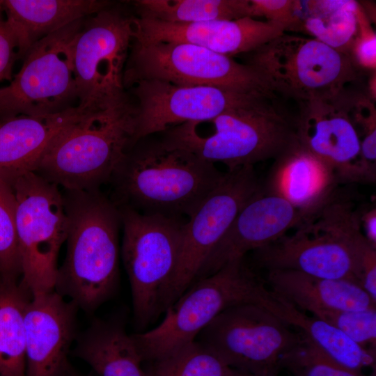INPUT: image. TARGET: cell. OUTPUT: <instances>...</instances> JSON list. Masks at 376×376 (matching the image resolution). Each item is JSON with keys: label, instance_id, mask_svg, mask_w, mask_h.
Returning a JSON list of instances; mask_svg holds the SVG:
<instances>
[{"label": "cell", "instance_id": "obj_1", "mask_svg": "<svg viewBox=\"0 0 376 376\" xmlns=\"http://www.w3.org/2000/svg\"><path fill=\"white\" fill-rule=\"evenodd\" d=\"M224 173L162 137L148 136L136 141L116 168L111 199L143 214L189 217Z\"/></svg>", "mask_w": 376, "mask_h": 376}, {"label": "cell", "instance_id": "obj_2", "mask_svg": "<svg viewBox=\"0 0 376 376\" xmlns=\"http://www.w3.org/2000/svg\"><path fill=\"white\" fill-rule=\"evenodd\" d=\"M62 194L68 221L67 249L54 290L91 312L110 297L118 283L120 213L100 190Z\"/></svg>", "mask_w": 376, "mask_h": 376}, {"label": "cell", "instance_id": "obj_3", "mask_svg": "<svg viewBox=\"0 0 376 376\" xmlns=\"http://www.w3.org/2000/svg\"><path fill=\"white\" fill-rule=\"evenodd\" d=\"M293 229L291 234L255 251L260 267L349 280L361 286L364 257L376 248L362 235L359 212L351 204L334 197Z\"/></svg>", "mask_w": 376, "mask_h": 376}, {"label": "cell", "instance_id": "obj_4", "mask_svg": "<svg viewBox=\"0 0 376 376\" xmlns=\"http://www.w3.org/2000/svg\"><path fill=\"white\" fill-rule=\"evenodd\" d=\"M269 99L235 107L215 118L173 127L163 132L167 142L228 170L276 159L296 142L295 127Z\"/></svg>", "mask_w": 376, "mask_h": 376}, {"label": "cell", "instance_id": "obj_5", "mask_svg": "<svg viewBox=\"0 0 376 376\" xmlns=\"http://www.w3.org/2000/svg\"><path fill=\"white\" fill-rule=\"evenodd\" d=\"M134 114L130 102L84 115L56 138L33 172L63 190H100L133 144Z\"/></svg>", "mask_w": 376, "mask_h": 376}, {"label": "cell", "instance_id": "obj_6", "mask_svg": "<svg viewBox=\"0 0 376 376\" xmlns=\"http://www.w3.org/2000/svg\"><path fill=\"white\" fill-rule=\"evenodd\" d=\"M272 295L244 258L237 259L196 280L166 309L158 325L132 336L143 362L152 361L194 341L226 309L242 304L266 307Z\"/></svg>", "mask_w": 376, "mask_h": 376}, {"label": "cell", "instance_id": "obj_7", "mask_svg": "<svg viewBox=\"0 0 376 376\" xmlns=\"http://www.w3.org/2000/svg\"><path fill=\"white\" fill-rule=\"evenodd\" d=\"M134 18L113 3L85 20L73 54L80 113L114 109L131 102L123 77Z\"/></svg>", "mask_w": 376, "mask_h": 376}, {"label": "cell", "instance_id": "obj_8", "mask_svg": "<svg viewBox=\"0 0 376 376\" xmlns=\"http://www.w3.org/2000/svg\"><path fill=\"white\" fill-rule=\"evenodd\" d=\"M250 54L247 64L274 92L299 102L338 95L358 79L349 55L311 37L283 33Z\"/></svg>", "mask_w": 376, "mask_h": 376}, {"label": "cell", "instance_id": "obj_9", "mask_svg": "<svg viewBox=\"0 0 376 376\" xmlns=\"http://www.w3.org/2000/svg\"><path fill=\"white\" fill-rule=\"evenodd\" d=\"M16 203L15 224L22 275L33 296L54 290L58 256L68 235L62 191L30 171L10 183Z\"/></svg>", "mask_w": 376, "mask_h": 376}, {"label": "cell", "instance_id": "obj_10", "mask_svg": "<svg viewBox=\"0 0 376 376\" xmlns=\"http://www.w3.org/2000/svg\"><path fill=\"white\" fill-rule=\"evenodd\" d=\"M148 79L215 86L269 98L274 93L253 67L232 57L187 42H142L132 39L124 72L125 87Z\"/></svg>", "mask_w": 376, "mask_h": 376}, {"label": "cell", "instance_id": "obj_11", "mask_svg": "<svg viewBox=\"0 0 376 376\" xmlns=\"http://www.w3.org/2000/svg\"><path fill=\"white\" fill-rule=\"evenodd\" d=\"M118 208L123 229L122 258L131 288L134 318L138 327H145L161 313V299L178 260L185 222L127 207Z\"/></svg>", "mask_w": 376, "mask_h": 376}, {"label": "cell", "instance_id": "obj_12", "mask_svg": "<svg viewBox=\"0 0 376 376\" xmlns=\"http://www.w3.org/2000/svg\"><path fill=\"white\" fill-rule=\"evenodd\" d=\"M85 20L67 25L29 49L13 79L0 87V118L53 115L75 107L74 47Z\"/></svg>", "mask_w": 376, "mask_h": 376}, {"label": "cell", "instance_id": "obj_13", "mask_svg": "<svg viewBox=\"0 0 376 376\" xmlns=\"http://www.w3.org/2000/svg\"><path fill=\"white\" fill-rule=\"evenodd\" d=\"M260 187L253 166L228 170L185 222L178 260L161 299L162 313L197 279L212 250Z\"/></svg>", "mask_w": 376, "mask_h": 376}, {"label": "cell", "instance_id": "obj_14", "mask_svg": "<svg viewBox=\"0 0 376 376\" xmlns=\"http://www.w3.org/2000/svg\"><path fill=\"white\" fill-rule=\"evenodd\" d=\"M265 306L242 304L217 315L197 336L230 366L251 376L278 370L281 357L302 340Z\"/></svg>", "mask_w": 376, "mask_h": 376}, {"label": "cell", "instance_id": "obj_15", "mask_svg": "<svg viewBox=\"0 0 376 376\" xmlns=\"http://www.w3.org/2000/svg\"><path fill=\"white\" fill-rule=\"evenodd\" d=\"M135 106L133 144L182 124L215 118L224 111L270 99L209 86H182L148 79L130 86Z\"/></svg>", "mask_w": 376, "mask_h": 376}, {"label": "cell", "instance_id": "obj_16", "mask_svg": "<svg viewBox=\"0 0 376 376\" xmlns=\"http://www.w3.org/2000/svg\"><path fill=\"white\" fill-rule=\"evenodd\" d=\"M354 97L345 92L300 102L295 125L297 143L336 172L340 183L362 182L360 136Z\"/></svg>", "mask_w": 376, "mask_h": 376}, {"label": "cell", "instance_id": "obj_17", "mask_svg": "<svg viewBox=\"0 0 376 376\" xmlns=\"http://www.w3.org/2000/svg\"><path fill=\"white\" fill-rule=\"evenodd\" d=\"M306 217L288 201L265 191L261 186L243 206L212 250L196 280L214 273L233 260L244 258L251 251L275 242Z\"/></svg>", "mask_w": 376, "mask_h": 376}, {"label": "cell", "instance_id": "obj_18", "mask_svg": "<svg viewBox=\"0 0 376 376\" xmlns=\"http://www.w3.org/2000/svg\"><path fill=\"white\" fill-rule=\"evenodd\" d=\"M134 24V40L187 42L229 57L253 52L286 30L283 24L250 17L187 24L135 17Z\"/></svg>", "mask_w": 376, "mask_h": 376}, {"label": "cell", "instance_id": "obj_19", "mask_svg": "<svg viewBox=\"0 0 376 376\" xmlns=\"http://www.w3.org/2000/svg\"><path fill=\"white\" fill-rule=\"evenodd\" d=\"M76 304L54 290L33 296L25 315V376H61L75 336Z\"/></svg>", "mask_w": 376, "mask_h": 376}, {"label": "cell", "instance_id": "obj_20", "mask_svg": "<svg viewBox=\"0 0 376 376\" xmlns=\"http://www.w3.org/2000/svg\"><path fill=\"white\" fill-rule=\"evenodd\" d=\"M84 115L75 107L53 115L0 118V176L10 183L34 171L56 138Z\"/></svg>", "mask_w": 376, "mask_h": 376}, {"label": "cell", "instance_id": "obj_21", "mask_svg": "<svg viewBox=\"0 0 376 376\" xmlns=\"http://www.w3.org/2000/svg\"><path fill=\"white\" fill-rule=\"evenodd\" d=\"M276 159L265 191L283 198L306 217L334 197L340 184L335 171L297 141Z\"/></svg>", "mask_w": 376, "mask_h": 376}, {"label": "cell", "instance_id": "obj_22", "mask_svg": "<svg viewBox=\"0 0 376 376\" xmlns=\"http://www.w3.org/2000/svg\"><path fill=\"white\" fill-rule=\"evenodd\" d=\"M113 3L106 0H2L6 23L23 58L38 40Z\"/></svg>", "mask_w": 376, "mask_h": 376}, {"label": "cell", "instance_id": "obj_23", "mask_svg": "<svg viewBox=\"0 0 376 376\" xmlns=\"http://www.w3.org/2000/svg\"><path fill=\"white\" fill-rule=\"evenodd\" d=\"M270 291L301 311H361L376 308L357 283L315 277L291 270L267 271Z\"/></svg>", "mask_w": 376, "mask_h": 376}, {"label": "cell", "instance_id": "obj_24", "mask_svg": "<svg viewBox=\"0 0 376 376\" xmlns=\"http://www.w3.org/2000/svg\"><path fill=\"white\" fill-rule=\"evenodd\" d=\"M75 354L97 376H146L132 336L120 322H94L79 338Z\"/></svg>", "mask_w": 376, "mask_h": 376}, {"label": "cell", "instance_id": "obj_25", "mask_svg": "<svg viewBox=\"0 0 376 376\" xmlns=\"http://www.w3.org/2000/svg\"><path fill=\"white\" fill-rule=\"evenodd\" d=\"M267 309L298 329L306 342L334 362L360 374L374 375L365 370L375 372L376 351L361 347L337 328L306 315L274 294Z\"/></svg>", "mask_w": 376, "mask_h": 376}, {"label": "cell", "instance_id": "obj_26", "mask_svg": "<svg viewBox=\"0 0 376 376\" xmlns=\"http://www.w3.org/2000/svg\"><path fill=\"white\" fill-rule=\"evenodd\" d=\"M359 8L353 0H295L292 19L286 31L304 32L350 56L359 31Z\"/></svg>", "mask_w": 376, "mask_h": 376}, {"label": "cell", "instance_id": "obj_27", "mask_svg": "<svg viewBox=\"0 0 376 376\" xmlns=\"http://www.w3.org/2000/svg\"><path fill=\"white\" fill-rule=\"evenodd\" d=\"M32 295L0 278V376H25V315Z\"/></svg>", "mask_w": 376, "mask_h": 376}, {"label": "cell", "instance_id": "obj_28", "mask_svg": "<svg viewBox=\"0 0 376 376\" xmlns=\"http://www.w3.org/2000/svg\"><path fill=\"white\" fill-rule=\"evenodd\" d=\"M133 4L137 17L168 23L249 17V0H136Z\"/></svg>", "mask_w": 376, "mask_h": 376}, {"label": "cell", "instance_id": "obj_29", "mask_svg": "<svg viewBox=\"0 0 376 376\" xmlns=\"http://www.w3.org/2000/svg\"><path fill=\"white\" fill-rule=\"evenodd\" d=\"M147 363L146 376H251L233 368L196 340Z\"/></svg>", "mask_w": 376, "mask_h": 376}, {"label": "cell", "instance_id": "obj_30", "mask_svg": "<svg viewBox=\"0 0 376 376\" xmlns=\"http://www.w3.org/2000/svg\"><path fill=\"white\" fill-rule=\"evenodd\" d=\"M15 197L9 182L0 176V278L18 282L22 275L15 224Z\"/></svg>", "mask_w": 376, "mask_h": 376}, {"label": "cell", "instance_id": "obj_31", "mask_svg": "<svg viewBox=\"0 0 376 376\" xmlns=\"http://www.w3.org/2000/svg\"><path fill=\"white\" fill-rule=\"evenodd\" d=\"M277 368L285 369L292 376H376L360 374L338 364L304 338L281 357Z\"/></svg>", "mask_w": 376, "mask_h": 376}, {"label": "cell", "instance_id": "obj_32", "mask_svg": "<svg viewBox=\"0 0 376 376\" xmlns=\"http://www.w3.org/2000/svg\"><path fill=\"white\" fill-rule=\"evenodd\" d=\"M311 313L337 328L361 347L375 351L376 308L361 311L317 310Z\"/></svg>", "mask_w": 376, "mask_h": 376}, {"label": "cell", "instance_id": "obj_33", "mask_svg": "<svg viewBox=\"0 0 376 376\" xmlns=\"http://www.w3.org/2000/svg\"><path fill=\"white\" fill-rule=\"evenodd\" d=\"M350 57L358 68L375 70L376 35L361 6L359 31L350 51Z\"/></svg>", "mask_w": 376, "mask_h": 376}, {"label": "cell", "instance_id": "obj_34", "mask_svg": "<svg viewBox=\"0 0 376 376\" xmlns=\"http://www.w3.org/2000/svg\"><path fill=\"white\" fill-rule=\"evenodd\" d=\"M295 7V0H249V17H263L267 21L290 24Z\"/></svg>", "mask_w": 376, "mask_h": 376}, {"label": "cell", "instance_id": "obj_35", "mask_svg": "<svg viewBox=\"0 0 376 376\" xmlns=\"http://www.w3.org/2000/svg\"><path fill=\"white\" fill-rule=\"evenodd\" d=\"M17 58L16 42L3 17L0 18V81L11 79L12 69Z\"/></svg>", "mask_w": 376, "mask_h": 376}, {"label": "cell", "instance_id": "obj_36", "mask_svg": "<svg viewBox=\"0 0 376 376\" xmlns=\"http://www.w3.org/2000/svg\"><path fill=\"white\" fill-rule=\"evenodd\" d=\"M359 227L365 238L376 248V208L373 207L359 213Z\"/></svg>", "mask_w": 376, "mask_h": 376}, {"label": "cell", "instance_id": "obj_37", "mask_svg": "<svg viewBox=\"0 0 376 376\" xmlns=\"http://www.w3.org/2000/svg\"><path fill=\"white\" fill-rule=\"evenodd\" d=\"M61 376H83L68 361Z\"/></svg>", "mask_w": 376, "mask_h": 376}, {"label": "cell", "instance_id": "obj_38", "mask_svg": "<svg viewBox=\"0 0 376 376\" xmlns=\"http://www.w3.org/2000/svg\"><path fill=\"white\" fill-rule=\"evenodd\" d=\"M3 17H4V14H3V10L2 0H0V18H2Z\"/></svg>", "mask_w": 376, "mask_h": 376}, {"label": "cell", "instance_id": "obj_39", "mask_svg": "<svg viewBox=\"0 0 376 376\" xmlns=\"http://www.w3.org/2000/svg\"><path fill=\"white\" fill-rule=\"evenodd\" d=\"M266 376H279V375L278 374V370H274V371L269 372V373L267 374Z\"/></svg>", "mask_w": 376, "mask_h": 376}]
</instances>
